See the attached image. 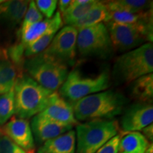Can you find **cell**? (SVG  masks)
Instances as JSON below:
<instances>
[{
	"instance_id": "1",
	"label": "cell",
	"mask_w": 153,
	"mask_h": 153,
	"mask_svg": "<svg viewBox=\"0 0 153 153\" xmlns=\"http://www.w3.org/2000/svg\"><path fill=\"white\" fill-rule=\"evenodd\" d=\"M128 101L119 91L107 90L87 96L72 106L77 121H89L111 119L123 112Z\"/></svg>"
},
{
	"instance_id": "2",
	"label": "cell",
	"mask_w": 153,
	"mask_h": 153,
	"mask_svg": "<svg viewBox=\"0 0 153 153\" xmlns=\"http://www.w3.org/2000/svg\"><path fill=\"white\" fill-rule=\"evenodd\" d=\"M53 92L42 87L30 76L22 74L14 87L15 114L26 120L33 117L45 109Z\"/></svg>"
},
{
	"instance_id": "3",
	"label": "cell",
	"mask_w": 153,
	"mask_h": 153,
	"mask_svg": "<svg viewBox=\"0 0 153 153\" xmlns=\"http://www.w3.org/2000/svg\"><path fill=\"white\" fill-rule=\"evenodd\" d=\"M153 72V45L146 43L116 59L113 76L118 84H130Z\"/></svg>"
},
{
	"instance_id": "4",
	"label": "cell",
	"mask_w": 153,
	"mask_h": 153,
	"mask_svg": "<svg viewBox=\"0 0 153 153\" xmlns=\"http://www.w3.org/2000/svg\"><path fill=\"white\" fill-rule=\"evenodd\" d=\"M119 132L114 119L92 120L79 123L76 128L75 153H95Z\"/></svg>"
},
{
	"instance_id": "5",
	"label": "cell",
	"mask_w": 153,
	"mask_h": 153,
	"mask_svg": "<svg viewBox=\"0 0 153 153\" xmlns=\"http://www.w3.org/2000/svg\"><path fill=\"white\" fill-rule=\"evenodd\" d=\"M24 69L37 83L52 91L62 85L69 73L66 65L43 52L25 61Z\"/></svg>"
},
{
	"instance_id": "6",
	"label": "cell",
	"mask_w": 153,
	"mask_h": 153,
	"mask_svg": "<svg viewBox=\"0 0 153 153\" xmlns=\"http://www.w3.org/2000/svg\"><path fill=\"white\" fill-rule=\"evenodd\" d=\"M114 49L132 51L143 44L152 42V17L133 24H118L112 22L106 25Z\"/></svg>"
},
{
	"instance_id": "7",
	"label": "cell",
	"mask_w": 153,
	"mask_h": 153,
	"mask_svg": "<svg viewBox=\"0 0 153 153\" xmlns=\"http://www.w3.org/2000/svg\"><path fill=\"white\" fill-rule=\"evenodd\" d=\"M110 85L108 71L94 76H85L79 70L69 72L65 81L60 87L59 94L63 99L74 102L87 96L105 91Z\"/></svg>"
},
{
	"instance_id": "8",
	"label": "cell",
	"mask_w": 153,
	"mask_h": 153,
	"mask_svg": "<svg viewBox=\"0 0 153 153\" xmlns=\"http://www.w3.org/2000/svg\"><path fill=\"white\" fill-rule=\"evenodd\" d=\"M76 48L82 56L102 58L111 56L114 50L104 23L78 30Z\"/></svg>"
},
{
	"instance_id": "9",
	"label": "cell",
	"mask_w": 153,
	"mask_h": 153,
	"mask_svg": "<svg viewBox=\"0 0 153 153\" xmlns=\"http://www.w3.org/2000/svg\"><path fill=\"white\" fill-rule=\"evenodd\" d=\"M77 34L78 30L73 26H65L55 34L43 53L67 66L73 64L76 55Z\"/></svg>"
},
{
	"instance_id": "10",
	"label": "cell",
	"mask_w": 153,
	"mask_h": 153,
	"mask_svg": "<svg viewBox=\"0 0 153 153\" xmlns=\"http://www.w3.org/2000/svg\"><path fill=\"white\" fill-rule=\"evenodd\" d=\"M153 121V106L150 102H137L128 107L120 122L123 133L140 132Z\"/></svg>"
},
{
	"instance_id": "11",
	"label": "cell",
	"mask_w": 153,
	"mask_h": 153,
	"mask_svg": "<svg viewBox=\"0 0 153 153\" xmlns=\"http://www.w3.org/2000/svg\"><path fill=\"white\" fill-rule=\"evenodd\" d=\"M4 134L22 148L25 152L33 153L34 139L29 122L23 118L13 117L3 127Z\"/></svg>"
},
{
	"instance_id": "12",
	"label": "cell",
	"mask_w": 153,
	"mask_h": 153,
	"mask_svg": "<svg viewBox=\"0 0 153 153\" xmlns=\"http://www.w3.org/2000/svg\"><path fill=\"white\" fill-rule=\"evenodd\" d=\"M38 114L60 123L73 126L79 124L74 116L71 104L61 97L56 91L51 94L48 104L45 109Z\"/></svg>"
},
{
	"instance_id": "13",
	"label": "cell",
	"mask_w": 153,
	"mask_h": 153,
	"mask_svg": "<svg viewBox=\"0 0 153 153\" xmlns=\"http://www.w3.org/2000/svg\"><path fill=\"white\" fill-rule=\"evenodd\" d=\"M30 128L36 140L42 143L71 131L73 126L57 123L37 114L32 119Z\"/></svg>"
},
{
	"instance_id": "14",
	"label": "cell",
	"mask_w": 153,
	"mask_h": 153,
	"mask_svg": "<svg viewBox=\"0 0 153 153\" xmlns=\"http://www.w3.org/2000/svg\"><path fill=\"white\" fill-rule=\"evenodd\" d=\"M63 25L62 16L60 11L51 19H45L41 22L36 23L28 27L21 35V43L25 47L38 38L49 32H57Z\"/></svg>"
},
{
	"instance_id": "15",
	"label": "cell",
	"mask_w": 153,
	"mask_h": 153,
	"mask_svg": "<svg viewBox=\"0 0 153 153\" xmlns=\"http://www.w3.org/2000/svg\"><path fill=\"white\" fill-rule=\"evenodd\" d=\"M76 135L73 130L48 140L38 148L37 153H75Z\"/></svg>"
},
{
	"instance_id": "16",
	"label": "cell",
	"mask_w": 153,
	"mask_h": 153,
	"mask_svg": "<svg viewBox=\"0 0 153 153\" xmlns=\"http://www.w3.org/2000/svg\"><path fill=\"white\" fill-rule=\"evenodd\" d=\"M99 2L97 0H72L70 7L61 14L62 22L72 26Z\"/></svg>"
},
{
	"instance_id": "17",
	"label": "cell",
	"mask_w": 153,
	"mask_h": 153,
	"mask_svg": "<svg viewBox=\"0 0 153 153\" xmlns=\"http://www.w3.org/2000/svg\"><path fill=\"white\" fill-rule=\"evenodd\" d=\"M28 1H3L0 3V19L12 24L22 22L27 11Z\"/></svg>"
},
{
	"instance_id": "18",
	"label": "cell",
	"mask_w": 153,
	"mask_h": 153,
	"mask_svg": "<svg viewBox=\"0 0 153 153\" xmlns=\"http://www.w3.org/2000/svg\"><path fill=\"white\" fill-rule=\"evenodd\" d=\"M150 144L140 132L126 133L120 136L118 153H145Z\"/></svg>"
},
{
	"instance_id": "19",
	"label": "cell",
	"mask_w": 153,
	"mask_h": 153,
	"mask_svg": "<svg viewBox=\"0 0 153 153\" xmlns=\"http://www.w3.org/2000/svg\"><path fill=\"white\" fill-rule=\"evenodd\" d=\"M110 13L108 9L104 2L99 1L85 16L71 26H73L78 30L81 28L89 27L100 23L104 24L105 22H110Z\"/></svg>"
},
{
	"instance_id": "20",
	"label": "cell",
	"mask_w": 153,
	"mask_h": 153,
	"mask_svg": "<svg viewBox=\"0 0 153 153\" xmlns=\"http://www.w3.org/2000/svg\"><path fill=\"white\" fill-rule=\"evenodd\" d=\"M131 94L139 102H152L153 98V74L150 73L132 82Z\"/></svg>"
},
{
	"instance_id": "21",
	"label": "cell",
	"mask_w": 153,
	"mask_h": 153,
	"mask_svg": "<svg viewBox=\"0 0 153 153\" xmlns=\"http://www.w3.org/2000/svg\"><path fill=\"white\" fill-rule=\"evenodd\" d=\"M19 74L8 57L0 58V94L9 92L14 89Z\"/></svg>"
},
{
	"instance_id": "22",
	"label": "cell",
	"mask_w": 153,
	"mask_h": 153,
	"mask_svg": "<svg viewBox=\"0 0 153 153\" xmlns=\"http://www.w3.org/2000/svg\"><path fill=\"white\" fill-rule=\"evenodd\" d=\"M108 9H120L133 14H143L152 10V1L144 0H117L104 1Z\"/></svg>"
},
{
	"instance_id": "23",
	"label": "cell",
	"mask_w": 153,
	"mask_h": 153,
	"mask_svg": "<svg viewBox=\"0 0 153 153\" xmlns=\"http://www.w3.org/2000/svg\"><path fill=\"white\" fill-rule=\"evenodd\" d=\"M110 13V22L118 24H133L152 17V10L143 14H133L120 9H108Z\"/></svg>"
},
{
	"instance_id": "24",
	"label": "cell",
	"mask_w": 153,
	"mask_h": 153,
	"mask_svg": "<svg viewBox=\"0 0 153 153\" xmlns=\"http://www.w3.org/2000/svg\"><path fill=\"white\" fill-rule=\"evenodd\" d=\"M15 114L14 89L0 94V126L5 125Z\"/></svg>"
},
{
	"instance_id": "25",
	"label": "cell",
	"mask_w": 153,
	"mask_h": 153,
	"mask_svg": "<svg viewBox=\"0 0 153 153\" xmlns=\"http://www.w3.org/2000/svg\"><path fill=\"white\" fill-rule=\"evenodd\" d=\"M56 32H49L25 47V57H32L43 53L52 42Z\"/></svg>"
},
{
	"instance_id": "26",
	"label": "cell",
	"mask_w": 153,
	"mask_h": 153,
	"mask_svg": "<svg viewBox=\"0 0 153 153\" xmlns=\"http://www.w3.org/2000/svg\"><path fill=\"white\" fill-rule=\"evenodd\" d=\"M24 52L25 46L21 43L11 45L7 51V57L13 64V65L16 69L19 76L23 74L22 70H24V63L26 61Z\"/></svg>"
},
{
	"instance_id": "27",
	"label": "cell",
	"mask_w": 153,
	"mask_h": 153,
	"mask_svg": "<svg viewBox=\"0 0 153 153\" xmlns=\"http://www.w3.org/2000/svg\"><path fill=\"white\" fill-rule=\"evenodd\" d=\"M43 16L41 14V13L38 11L35 1H31L28 4V7L26 11L25 16L23 19V22L20 28V34L26 30L28 27H30L31 25H33L36 23L41 22L43 20Z\"/></svg>"
},
{
	"instance_id": "28",
	"label": "cell",
	"mask_w": 153,
	"mask_h": 153,
	"mask_svg": "<svg viewBox=\"0 0 153 153\" xmlns=\"http://www.w3.org/2000/svg\"><path fill=\"white\" fill-rule=\"evenodd\" d=\"M38 11L44 15L46 19L52 18L55 9L57 8V1L56 0H37L35 1Z\"/></svg>"
},
{
	"instance_id": "29",
	"label": "cell",
	"mask_w": 153,
	"mask_h": 153,
	"mask_svg": "<svg viewBox=\"0 0 153 153\" xmlns=\"http://www.w3.org/2000/svg\"><path fill=\"white\" fill-rule=\"evenodd\" d=\"M0 153H26L2 133H0Z\"/></svg>"
},
{
	"instance_id": "30",
	"label": "cell",
	"mask_w": 153,
	"mask_h": 153,
	"mask_svg": "<svg viewBox=\"0 0 153 153\" xmlns=\"http://www.w3.org/2000/svg\"><path fill=\"white\" fill-rule=\"evenodd\" d=\"M121 135L118 134L110 140H108L106 144L99 148L95 153H118L119 148V142Z\"/></svg>"
},
{
	"instance_id": "31",
	"label": "cell",
	"mask_w": 153,
	"mask_h": 153,
	"mask_svg": "<svg viewBox=\"0 0 153 153\" xmlns=\"http://www.w3.org/2000/svg\"><path fill=\"white\" fill-rule=\"evenodd\" d=\"M143 135L144 136L145 138H146L149 142H150L151 141V143H152V140H153V125L152 123L150 124V125H149L148 126H146V127L144 128L142 131Z\"/></svg>"
},
{
	"instance_id": "32",
	"label": "cell",
	"mask_w": 153,
	"mask_h": 153,
	"mask_svg": "<svg viewBox=\"0 0 153 153\" xmlns=\"http://www.w3.org/2000/svg\"><path fill=\"white\" fill-rule=\"evenodd\" d=\"M72 0H60L58 3L59 9H60V13L61 14L65 11L71 4Z\"/></svg>"
},
{
	"instance_id": "33",
	"label": "cell",
	"mask_w": 153,
	"mask_h": 153,
	"mask_svg": "<svg viewBox=\"0 0 153 153\" xmlns=\"http://www.w3.org/2000/svg\"><path fill=\"white\" fill-rule=\"evenodd\" d=\"M145 153H153V145L152 143L150 144V145L148 146V148H147V150H145Z\"/></svg>"
},
{
	"instance_id": "34",
	"label": "cell",
	"mask_w": 153,
	"mask_h": 153,
	"mask_svg": "<svg viewBox=\"0 0 153 153\" xmlns=\"http://www.w3.org/2000/svg\"><path fill=\"white\" fill-rule=\"evenodd\" d=\"M7 51H5V50H4V49L0 48V58H1V57L7 56Z\"/></svg>"
}]
</instances>
